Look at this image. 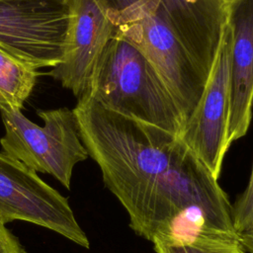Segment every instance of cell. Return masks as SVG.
Wrapping results in <instances>:
<instances>
[{"instance_id":"7c38bea8","label":"cell","mask_w":253,"mask_h":253,"mask_svg":"<svg viewBox=\"0 0 253 253\" xmlns=\"http://www.w3.org/2000/svg\"><path fill=\"white\" fill-rule=\"evenodd\" d=\"M0 253H27L20 240L0 221Z\"/></svg>"},{"instance_id":"ba28073f","label":"cell","mask_w":253,"mask_h":253,"mask_svg":"<svg viewBox=\"0 0 253 253\" xmlns=\"http://www.w3.org/2000/svg\"><path fill=\"white\" fill-rule=\"evenodd\" d=\"M230 101L227 143L244 136L253 107V0H230Z\"/></svg>"},{"instance_id":"8992f818","label":"cell","mask_w":253,"mask_h":253,"mask_svg":"<svg viewBox=\"0 0 253 253\" xmlns=\"http://www.w3.org/2000/svg\"><path fill=\"white\" fill-rule=\"evenodd\" d=\"M231 29L227 22L204 92L185 122L180 138L218 180L229 148L227 127L230 101Z\"/></svg>"},{"instance_id":"52a82bcc","label":"cell","mask_w":253,"mask_h":253,"mask_svg":"<svg viewBox=\"0 0 253 253\" xmlns=\"http://www.w3.org/2000/svg\"><path fill=\"white\" fill-rule=\"evenodd\" d=\"M115 28L98 0H72L64 53L48 74L77 99L88 94L97 61Z\"/></svg>"},{"instance_id":"7a4b0ae2","label":"cell","mask_w":253,"mask_h":253,"mask_svg":"<svg viewBox=\"0 0 253 253\" xmlns=\"http://www.w3.org/2000/svg\"><path fill=\"white\" fill-rule=\"evenodd\" d=\"M87 96L110 111L179 136L186 122L153 64L119 37H113L101 53Z\"/></svg>"},{"instance_id":"277c9868","label":"cell","mask_w":253,"mask_h":253,"mask_svg":"<svg viewBox=\"0 0 253 253\" xmlns=\"http://www.w3.org/2000/svg\"><path fill=\"white\" fill-rule=\"evenodd\" d=\"M72 0H0V48L35 69L60 63Z\"/></svg>"},{"instance_id":"6da1fadb","label":"cell","mask_w":253,"mask_h":253,"mask_svg":"<svg viewBox=\"0 0 253 253\" xmlns=\"http://www.w3.org/2000/svg\"><path fill=\"white\" fill-rule=\"evenodd\" d=\"M73 112L89 156L137 235L153 242L199 232L237 234L227 195L179 135L87 95Z\"/></svg>"},{"instance_id":"3957f363","label":"cell","mask_w":253,"mask_h":253,"mask_svg":"<svg viewBox=\"0 0 253 253\" xmlns=\"http://www.w3.org/2000/svg\"><path fill=\"white\" fill-rule=\"evenodd\" d=\"M0 114L5 128L0 138L2 152L37 173L51 175L69 189L74 166L89 157L73 110L39 111L42 126L27 119L21 110L0 109Z\"/></svg>"},{"instance_id":"8fae6325","label":"cell","mask_w":253,"mask_h":253,"mask_svg":"<svg viewBox=\"0 0 253 253\" xmlns=\"http://www.w3.org/2000/svg\"><path fill=\"white\" fill-rule=\"evenodd\" d=\"M232 221L236 233L253 224V165L245 190L232 205Z\"/></svg>"},{"instance_id":"30bf717a","label":"cell","mask_w":253,"mask_h":253,"mask_svg":"<svg viewBox=\"0 0 253 253\" xmlns=\"http://www.w3.org/2000/svg\"><path fill=\"white\" fill-rule=\"evenodd\" d=\"M152 243L156 253H245L237 234L199 232Z\"/></svg>"},{"instance_id":"4fadbf2b","label":"cell","mask_w":253,"mask_h":253,"mask_svg":"<svg viewBox=\"0 0 253 253\" xmlns=\"http://www.w3.org/2000/svg\"><path fill=\"white\" fill-rule=\"evenodd\" d=\"M239 243L245 253H253V224L237 233Z\"/></svg>"},{"instance_id":"9c48e42d","label":"cell","mask_w":253,"mask_h":253,"mask_svg":"<svg viewBox=\"0 0 253 253\" xmlns=\"http://www.w3.org/2000/svg\"><path fill=\"white\" fill-rule=\"evenodd\" d=\"M38 75L37 69L0 48V109L22 110Z\"/></svg>"},{"instance_id":"5b68a950","label":"cell","mask_w":253,"mask_h":253,"mask_svg":"<svg viewBox=\"0 0 253 253\" xmlns=\"http://www.w3.org/2000/svg\"><path fill=\"white\" fill-rule=\"evenodd\" d=\"M35 223L77 245L90 242L65 197L46 184L37 172L0 152V221Z\"/></svg>"}]
</instances>
